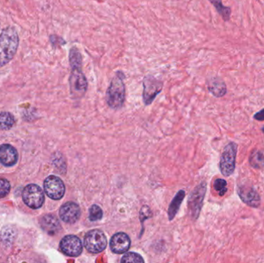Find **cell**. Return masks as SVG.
I'll use <instances>...</instances> for the list:
<instances>
[{"instance_id": "6da1fadb", "label": "cell", "mask_w": 264, "mask_h": 263, "mask_svg": "<svg viewBox=\"0 0 264 263\" xmlns=\"http://www.w3.org/2000/svg\"><path fill=\"white\" fill-rule=\"evenodd\" d=\"M19 39L16 29L8 27L0 33V67L8 64L17 52Z\"/></svg>"}, {"instance_id": "ffe728a7", "label": "cell", "mask_w": 264, "mask_h": 263, "mask_svg": "<svg viewBox=\"0 0 264 263\" xmlns=\"http://www.w3.org/2000/svg\"><path fill=\"white\" fill-rule=\"evenodd\" d=\"M216 8L217 13L221 15V17L225 22H228L231 16V8L225 6L222 4V0H209Z\"/></svg>"}, {"instance_id": "ac0fdd59", "label": "cell", "mask_w": 264, "mask_h": 263, "mask_svg": "<svg viewBox=\"0 0 264 263\" xmlns=\"http://www.w3.org/2000/svg\"><path fill=\"white\" fill-rule=\"evenodd\" d=\"M249 163L255 169H264V148L255 149L249 155Z\"/></svg>"}, {"instance_id": "4316f807", "label": "cell", "mask_w": 264, "mask_h": 263, "mask_svg": "<svg viewBox=\"0 0 264 263\" xmlns=\"http://www.w3.org/2000/svg\"><path fill=\"white\" fill-rule=\"evenodd\" d=\"M253 118L257 120L258 122H264V108L260 111L257 112L253 116Z\"/></svg>"}, {"instance_id": "e0dca14e", "label": "cell", "mask_w": 264, "mask_h": 263, "mask_svg": "<svg viewBox=\"0 0 264 263\" xmlns=\"http://www.w3.org/2000/svg\"><path fill=\"white\" fill-rule=\"evenodd\" d=\"M186 196V192L183 190H181L175 195V198L173 199L172 201L169 205V210H168V216H169V221H171L175 218L177 212L180 208L181 204L184 200Z\"/></svg>"}, {"instance_id": "52a82bcc", "label": "cell", "mask_w": 264, "mask_h": 263, "mask_svg": "<svg viewBox=\"0 0 264 263\" xmlns=\"http://www.w3.org/2000/svg\"><path fill=\"white\" fill-rule=\"evenodd\" d=\"M164 83L152 75L145 76L143 79V101L149 105L154 101L157 95L163 89Z\"/></svg>"}, {"instance_id": "9c48e42d", "label": "cell", "mask_w": 264, "mask_h": 263, "mask_svg": "<svg viewBox=\"0 0 264 263\" xmlns=\"http://www.w3.org/2000/svg\"><path fill=\"white\" fill-rule=\"evenodd\" d=\"M44 190L48 197L53 200H60L64 195V184L59 177L50 175L44 182Z\"/></svg>"}, {"instance_id": "d6986e66", "label": "cell", "mask_w": 264, "mask_h": 263, "mask_svg": "<svg viewBox=\"0 0 264 263\" xmlns=\"http://www.w3.org/2000/svg\"><path fill=\"white\" fill-rule=\"evenodd\" d=\"M69 62L71 69L83 68V57L76 46H73L69 52Z\"/></svg>"}, {"instance_id": "9a60e30c", "label": "cell", "mask_w": 264, "mask_h": 263, "mask_svg": "<svg viewBox=\"0 0 264 263\" xmlns=\"http://www.w3.org/2000/svg\"><path fill=\"white\" fill-rule=\"evenodd\" d=\"M207 87L209 92L216 97H222L227 93L226 83L222 78L213 77L207 80Z\"/></svg>"}, {"instance_id": "484cf974", "label": "cell", "mask_w": 264, "mask_h": 263, "mask_svg": "<svg viewBox=\"0 0 264 263\" xmlns=\"http://www.w3.org/2000/svg\"><path fill=\"white\" fill-rule=\"evenodd\" d=\"M49 41L51 43L53 48H59L67 44L66 40L57 35H51L49 36Z\"/></svg>"}, {"instance_id": "7a4b0ae2", "label": "cell", "mask_w": 264, "mask_h": 263, "mask_svg": "<svg viewBox=\"0 0 264 263\" xmlns=\"http://www.w3.org/2000/svg\"><path fill=\"white\" fill-rule=\"evenodd\" d=\"M125 75L122 71H117L106 92L107 104L112 109H119L125 101Z\"/></svg>"}, {"instance_id": "8992f818", "label": "cell", "mask_w": 264, "mask_h": 263, "mask_svg": "<svg viewBox=\"0 0 264 263\" xmlns=\"http://www.w3.org/2000/svg\"><path fill=\"white\" fill-rule=\"evenodd\" d=\"M84 247L92 253H100L106 248L108 240L105 233L99 229H93L86 234Z\"/></svg>"}, {"instance_id": "7c38bea8", "label": "cell", "mask_w": 264, "mask_h": 263, "mask_svg": "<svg viewBox=\"0 0 264 263\" xmlns=\"http://www.w3.org/2000/svg\"><path fill=\"white\" fill-rule=\"evenodd\" d=\"M80 213V206L72 201L65 203L60 209V217L61 219L69 224L75 223L79 220Z\"/></svg>"}, {"instance_id": "7402d4cb", "label": "cell", "mask_w": 264, "mask_h": 263, "mask_svg": "<svg viewBox=\"0 0 264 263\" xmlns=\"http://www.w3.org/2000/svg\"><path fill=\"white\" fill-rule=\"evenodd\" d=\"M103 217V211L97 204H93L89 209V219L92 222L101 220Z\"/></svg>"}, {"instance_id": "5bb4252c", "label": "cell", "mask_w": 264, "mask_h": 263, "mask_svg": "<svg viewBox=\"0 0 264 263\" xmlns=\"http://www.w3.org/2000/svg\"><path fill=\"white\" fill-rule=\"evenodd\" d=\"M18 154L15 148L10 144L0 146V162L6 166H13L17 162Z\"/></svg>"}, {"instance_id": "2e32d148", "label": "cell", "mask_w": 264, "mask_h": 263, "mask_svg": "<svg viewBox=\"0 0 264 263\" xmlns=\"http://www.w3.org/2000/svg\"><path fill=\"white\" fill-rule=\"evenodd\" d=\"M40 224L44 231L50 235H54L61 230V224L56 216L53 215H47L44 216L40 221Z\"/></svg>"}, {"instance_id": "cb8c5ba5", "label": "cell", "mask_w": 264, "mask_h": 263, "mask_svg": "<svg viewBox=\"0 0 264 263\" xmlns=\"http://www.w3.org/2000/svg\"><path fill=\"white\" fill-rule=\"evenodd\" d=\"M214 189L220 196H223L227 192V182L222 178H217L214 182Z\"/></svg>"}, {"instance_id": "83f0119b", "label": "cell", "mask_w": 264, "mask_h": 263, "mask_svg": "<svg viewBox=\"0 0 264 263\" xmlns=\"http://www.w3.org/2000/svg\"><path fill=\"white\" fill-rule=\"evenodd\" d=\"M262 131H263V133H264V127H262Z\"/></svg>"}, {"instance_id": "277c9868", "label": "cell", "mask_w": 264, "mask_h": 263, "mask_svg": "<svg viewBox=\"0 0 264 263\" xmlns=\"http://www.w3.org/2000/svg\"><path fill=\"white\" fill-rule=\"evenodd\" d=\"M69 84L71 96L74 99H80L84 97L88 91V82L82 68L71 69Z\"/></svg>"}, {"instance_id": "44dd1931", "label": "cell", "mask_w": 264, "mask_h": 263, "mask_svg": "<svg viewBox=\"0 0 264 263\" xmlns=\"http://www.w3.org/2000/svg\"><path fill=\"white\" fill-rule=\"evenodd\" d=\"M15 123L14 116L8 112L0 113V129L1 130H10Z\"/></svg>"}, {"instance_id": "4fadbf2b", "label": "cell", "mask_w": 264, "mask_h": 263, "mask_svg": "<svg viewBox=\"0 0 264 263\" xmlns=\"http://www.w3.org/2000/svg\"><path fill=\"white\" fill-rule=\"evenodd\" d=\"M131 246V239L124 232H118L110 239V248L114 253L122 254L127 252Z\"/></svg>"}, {"instance_id": "ba28073f", "label": "cell", "mask_w": 264, "mask_h": 263, "mask_svg": "<svg viewBox=\"0 0 264 263\" xmlns=\"http://www.w3.org/2000/svg\"><path fill=\"white\" fill-rule=\"evenodd\" d=\"M23 199L27 206L36 209L44 204V194L38 186L29 185L23 189Z\"/></svg>"}, {"instance_id": "3957f363", "label": "cell", "mask_w": 264, "mask_h": 263, "mask_svg": "<svg viewBox=\"0 0 264 263\" xmlns=\"http://www.w3.org/2000/svg\"><path fill=\"white\" fill-rule=\"evenodd\" d=\"M237 148V144L231 141L225 146L222 151L219 161V170L223 176H231L235 171Z\"/></svg>"}, {"instance_id": "30bf717a", "label": "cell", "mask_w": 264, "mask_h": 263, "mask_svg": "<svg viewBox=\"0 0 264 263\" xmlns=\"http://www.w3.org/2000/svg\"><path fill=\"white\" fill-rule=\"evenodd\" d=\"M237 194L243 203L251 208H257L261 206V199L257 190L252 186L247 185L238 186Z\"/></svg>"}, {"instance_id": "8fae6325", "label": "cell", "mask_w": 264, "mask_h": 263, "mask_svg": "<svg viewBox=\"0 0 264 263\" xmlns=\"http://www.w3.org/2000/svg\"><path fill=\"white\" fill-rule=\"evenodd\" d=\"M61 249L65 255L71 257H78L83 251L81 240L78 236L69 235L63 237L60 244Z\"/></svg>"}, {"instance_id": "603a6c76", "label": "cell", "mask_w": 264, "mask_h": 263, "mask_svg": "<svg viewBox=\"0 0 264 263\" xmlns=\"http://www.w3.org/2000/svg\"><path fill=\"white\" fill-rule=\"evenodd\" d=\"M121 263H144V259L136 252H127L124 255Z\"/></svg>"}, {"instance_id": "5b68a950", "label": "cell", "mask_w": 264, "mask_h": 263, "mask_svg": "<svg viewBox=\"0 0 264 263\" xmlns=\"http://www.w3.org/2000/svg\"><path fill=\"white\" fill-rule=\"evenodd\" d=\"M206 187H207L206 183L205 182H201L192 191L190 197L188 199V213L193 220L197 219L200 216L202 207L203 204L204 198L206 193Z\"/></svg>"}, {"instance_id": "d4e9b609", "label": "cell", "mask_w": 264, "mask_h": 263, "mask_svg": "<svg viewBox=\"0 0 264 263\" xmlns=\"http://www.w3.org/2000/svg\"><path fill=\"white\" fill-rule=\"evenodd\" d=\"M10 191V184L6 179L0 178V199L6 197Z\"/></svg>"}]
</instances>
